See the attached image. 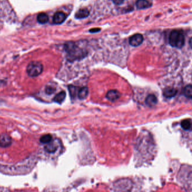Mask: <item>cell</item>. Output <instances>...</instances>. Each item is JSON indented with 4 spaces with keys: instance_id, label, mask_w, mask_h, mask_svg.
<instances>
[{
    "instance_id": "cell-17",
    "label": "cell",
    "mask_w": 192,
    "mask_h": 192,
    "mask_svg": "<svg viewBox=\"0 0 192 192\" xmlns=\"http://www.w3.org/2000/svg\"><path fill=\"white\" fill-rule=\"evenodd\" d=\"M181 127L185 131H189L192 127L191 121L189 119H185L181 121Z\"/></svg>"
},
{
    "instance_id": "cell-15",
    "label": "cell",
    "mask_w": 192,
    "mask_h": 192,
    "mask_svg": "<svg viewBox=\"0 0 192 192\" xmlns=\"http://www.w3.org/2000/svg\"><path fill=\"white\" fill-rule=\"evenodd\" d=\"M37 21L42 24H44L48 22L49 21V17L48 15L45 14V13H40L39 14H38L37 17Z\"/></svg>"
},
{
    "instance_id": "cell-5",
    "label": "cell",
    "mask_w": 192,
    "mask_h": 192,
    "mask_svg": "<svg viewBox=\"0 0 192 192\" xmlns=\"http://www.w3.org/2000/svg\"><path fill=\"white\" fill-rule=\"evenodd\" d=\"M144 38L141 34H136L130 38L129 43L130 45L134 47H138L142 45L143 43Z\"/></svg>"
},
{
    "instance_id": "cell-1",
    "label": "cell",
    "mask_w": 192,
    "mask_h": 192,
    "mask_svg": "<svg viewBox=\"0 0 192 192\" xmlns=\"http://www.w3.org/2000/svg\"><path fill=\"white\" fill-rule=\"evenodd\" d=\"M64 49L67 54V59L70 61L82 60L87 55L86 51L73 42H69L66 43Z\"/></svg>"
},
{
    "instance_id": "cell-4",
    "label": "cell",
    "mask_w": 192,
    "mask_h": 192,
    "mask_svg": "<svg viewBox=\"0 0 192 192\" xmlns=\"http://www.w3.org/2000/svg\"><path fill=\"white\" fill-rule=\"evenodd\" d=\"M131 186L132 183L130 180H119L115 184V190L117 192H127L131 188Z\"/></svg>"
},
{
    "instance_id": "cell-13",
    "label": "cell",
    "mask_w": 192,
    "mask_h": 192,
    "mask_svg": "<svg viewBox=\"0 0 192 192\" xmlns=\"http://www.w3.org/2000/svg\"><path fill=\"white\" fill-rule=\"evenodd\" d=\"M89 11L87 8L80 9L76 12L75 17L76 19H83L86 18L89 15Z\"/></svg>"
},
{
    "instance_id": "cell-12",
    "label": "cell",
    "mask_w": 192,
    "mask_h": 192,
    "mask_svg": "<svg viewBox=\"0 0 192 192\" xmlns=\"http://www.w3.org/2000/svg\"><path fill=\"white\" fill-rule=\"evenodd\" d=\"M136 7L138 9H145L151 7V5L147 0H138L136 2Z\"/></svg>"
},
{
    "instance_id": "cell-10",
    "label": "cell",
    "mask_w": 192,
    "mask_h": 192,
    "mask_svg": "<svg viewBox=\"0 0 192 192\" xmlns=\"http://www.w3.org/2000/svg\"><path fill=\"white\" fill-rule=\"evenodd\" d=\"M177 93V90L175 88L168 87L164 91V96L166 98H171L175 97Z\"/></svg>"
},
{
    "instance_id": "cell-8",
    "label": "cell",
    "mask_w": 192,
    "mask_h": 192,
    "mask_svg": "<svg viewBox=\"0 0 192 192\" xmlns=\"http://www.w3.org/2000/svg\"><path fill=\"white\" fill-rule=\"evenodd\" d=\"M121 96V94L118 90H109L106 93V97L108 100L112 102H114L117 100Z\"/></svg>"
},
{
    "instance_id": "cell-18",
    "label": "cell",
    "mask_w": 192,
    "mask_h": 192,
    "mask_svg": "<svg viewBox=\"0 0 192 192\" xmlns=\"http://www.w3.org/2000/svg\"><path fill=\"white\" fill-rule=\"evenodd\" d=\"M184 96L188 98L191 99L192 97V86L189 84L186 86L184 90Z\"/></svg>"
},
{
    "instance_id": "cell-16",
    "label": "cell",
    "mask_w": 192,
    "mask_h": 192,
    "mask_svg": "<svg viewBox=\"0 0 192 192\" xmlns=\"http://www.w3.org/2000/svg\"><path fill=\"white\" fill-rule=\"evenodd\" d=\"M66 97V93L64 91H62L55 96L54 98V101L58 103H61L65 99Z\"/></svg>"
},
{
    "instance_id": "cell-22",
    "label": "cell",
    "mask_w": 192,
    "mask_h": 192,
    "mask_svg": "<svg viewBox=\"0 0 192 192\" xmlns=\"http://www.w3.org/2000/svg\"><path fill=\"white\" fill-rule=\"evenodd\" d=\"M125 0H113V2L115 3V4L121 5L122 4Z\"/></svg>"
},
{
    "instance_id": "cell-6",
    "label": "cell",
    "mask_w": 192,
    "mask_h": 192,
    "mask_svg": "<svg viewBox=\"0 0 192 192\" xmlns=\"http://www.w3.org/2000/svg\"><path fill=\"white\" fill-rule=\"evenodd\" d=\"M12 139L10 135L7 134H1L0 135V147L6 148L11 145Z\"/></svg>"
},
{
    "instance_id": "cell-20",
    "label": "cell",
    "mask_w": 192,
    "mask_h": 192,
    "mask_svg": "<svg viewBox=\"0 0 192 192\" xmlns=\"http://www.w3.org/2000/svg\"><path fill=\"white\" fill-rule=\"evenodd\" d=\"M68 89L70 90V94L71 97H74L76 95V92L77 91V88L73 86H69Z\"/></svg>"
},
{
    "instance_id": "cell-19",
    "label": "cell",
    "mask_w": 192,
    "mask_h": 192,
    "mask_svg": "<svg viewBox=\"0 0 192 192\" xmlns=\"http://www.w3.org/2000/svg\"><path fill=\"white\" fill-rule=\"evenodd\" d=\"M52 136L50 134H45L42 135L40 138V142L44 144H47L52 140Z\"/></svg>"
},
{
    "instance_id": "cell-23",
    "label": "cell",
    "mask_w": 192,
    "mask_h": 192,
    "mask_svg": "<svg viewBox=\"0 0 192 192\" xmlns=\"http://www.w3.org/2000/svg\"><path fill=\"white\" fill-rule=\"evenodd\" d=\"M100 30V29L99 28L92 29L90 30V32L91 33H95V32H98Z\"/></svg>"
},
{
    "instance_id": "cell-21",
    "label": "cell",
    "mask_w": 192,
    "mask_h": 192,
    "mask_svg": "<svg viewBox=\"0 0 192 192\" xmlns=\"http://www.w3.org/2000/svg\"><path fill=\"white\" fill-rule=\"evenodd\" d=\"M55 90V88H54L52 86H47L45 89V92L47 94H53Z\"/></svg>"
},
{
    "instance_id": "cell-3",
    "label": "cell",
    "mask_w": 192,
    "mask_h": 192,
    "mask_svg": "<svg viewBox=\"0 0 192 192\" xmlns=\"http://www.w3.org/2000/svg\"><path fill=\"white\" fill-rule=\"evenodd\" d=\"M43 71V65L38 61L31 62L27 68V72L31 77H36Z\"/></svg>"
},
{
    "instance_id": "cell-14",
    "label": "cell",
    "mask_w": 192,
    "mask_h": 192,
    "mask_svg": "<svg viewBox=\"0 0 192 192\" xmlns=\"http://www.w3.org/2000/svg\"><path fill=\"white\" fill-rule=\"evenodd\" d=\"M89 94V90L87 87H82L78 92V97L80 99H85Z\"/></svg>"
},
{
    "instance_id": "cell-9",
    "label": "cell",
    "mask_w": 192,
    "mask_h": 192,
    "mask_svg": "<svg viewBox=\"0 0 192 192\" xmlns=\"http://www.w3.org/2000/svg\"><path fill=\"white\" fill-rule=\"evenodd\" d=\"M58 148V142L57 140H51L50 142L46 144L45 146V150L49 153H54L57 150Z\"/></svg>"
},
{
    "instance_id": "cell-2",
    "label": "cell",
    "mask_w": 192,
    "mask_h": 192,
    "mask_svg": "<svg viewBox=\"0 0 192 192\" xmlns=\"http://www.w3.org/2000/svg\"><path fill=\"white\" fill-rule=\"evenodd\" d=\"M169 43L173 47L181 49L185 43L184 34L180 31H172L169 36Z\"/></svg>"
},
{
    "instance_id": "cell-7",
    "label": "cell",
    "mask_w": 192,
    "mask_h": 192,
    "mask_svg": "<svg viewBox=\"0 0 192 192\" xmlns=\"http://www.w3.org/2000/svg\"><path fill=\"white\" fill-rule=\"evenodd\" d=\"M67 16L64 12L58 11L56 12L53 17L54 23L56 24H60L66 20Z\"/></svg>"
},
{
    "instance_id": "cell-11",
    "label": "cell",
    "mask_w": 192,
    "mask_h": 192,
    "mask_svg": "<svg viewBox=\"0 0 192 192\" xmlns=\"http://www.w3.org/2000/svg\"><path fill=\"white\" fill-rule=\"evenodd\" d=\"M145 103L149 107L154 106L157 103V98L154 94H149L145 99Z\"/></svg>"
}]
</instances>
